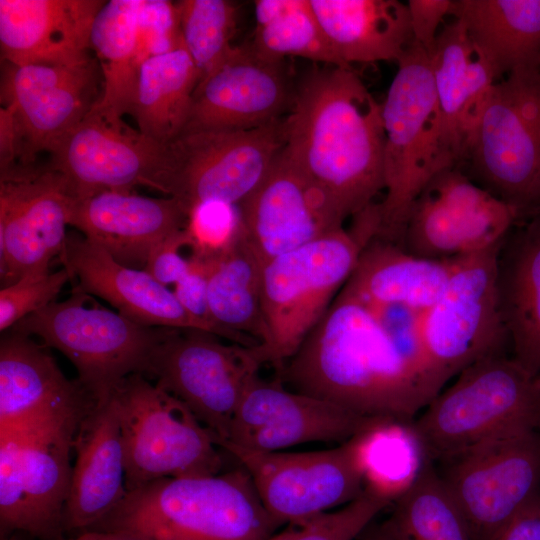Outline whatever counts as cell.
I'll return each instance as SVG.
<instances>
[{
    "label": "cell",
    "instance_id": "24",
    "mask_svg": "<svg viewBox=\"0 0 540 540\" xmlns=\"http://www.w3.org/2000/svg\"><path fill=\"white\" fill-rule=\"evenodd\" d=\"M59 261L80 289L105 300L116 312L136 323L209 332L182 307L173 290L146 270L117 262L80 233H68Z\"/></svg>",
    "mask_w": 540,
    "mask_h": 540
},
{
    "label": "cell",
    "instance_id": "27",
    "mask_svg": "<svg viewBox=\"0 0 540 540\" xmlns=\"http://www.w3.org/2000/svg\"><path fill=\"white\" fill-rule=\"evenodd\" d=\"M496 287L513 358L540 377V214L518 222L501 242Z\"/></svg>",
    "mask_w": 540,
    "mask_h": 540
},
{
    "label": "cell",
    "instance_id": "9",
    "mask_svg": "<svg viewBox=\"0 0 540 540\" xmlns=\"http://www.w3.org/2000/svg\"><path fill=\"white\" fill-rule=\"evenodd\" d=\"M118 410L127 492L152 481L224 471L226 452L179 399L141 373L110 396Z\"/></svg>",
    "mask_w": 540,
    "mask_h": 540
},
{
    "label": "cell",
    "instance_id": "49",
    "mask_svg": "<svg viewBox=\"0 0 540 540\" xmlns=\"http://www.w3.org/2000/svg\"><path fill=\"white\" fill-rule=\"evenodd\" d=\"M357 540H398L387 519L380 524H371Z\"/></svg>",
    "mask_w": 540,
    "mask_h": 540
},
{
    "label": "cell",
    "instance_id": "38",
    "mask_svg": "<svg viewBox=\"0 0 540 540\" xmlns=\"http://www.w3.org/2000/svg\"><path fill=\"white\" fill-rule=\"evenodd\" d=\"M183 46L191 57L198 83L209 76L233 52L237 7L227 0L175 2Z\"/></svg>",
    "mask_w": 540,
    "mask_h": 540
},
{
    "label": "cell",
    "instance_id": "29",
    "mask_svg": "<svg viewBox=\"0 0 540 540\" xmlns=\"http://www.w3.org/2000/svg\"><path fill=\"white\" fill-rule=\"evenodd\" d=\"M81 421L12 433L19 440L20 477L27 510L25 534L36 540L67 538L63 516L72 477L71 451Z\"/></svg>",
    "mask_w": 540,
    "mask_h": 540
},
{
    "label": "cell",
    "instance_id": "32",
    "mask_svg": "<svg viewBox=\"0 0 540 540\" xmlns=\"http://www.w3.org/2000/svg\"><path fill=\"white\" fill-rule=\"evenodd\" d=\"M451 17L498 79L540 67V0H454Z\"/></svg>",
    "mask_w": 540,
    "mask_h": 540
},
{
    "label": "cell",
    "instance_id": "37",
    "mask_svg": "<svg viewBox=\"0 0 540 540\" xmlns=\"http://www.w3.org/2000/svg\"><path fill=\"white\" fill-rule=\"evenodd\" d=\"M252 47L261 55L285 60L295 56L345 67L327 39L310 0L255 1Z\"/></svg>",
    "mask_w": 540,
    "mask_h": 540
},
{
    "label": "cell",
    "instance_id": "11",
    "mask_svg": "<svg viewBox=\"0 0 540 540\" xmlns=\"http://www.w3.org/2000/svg\"><path fill=\"white\" fill-rule=\"evenodd\" d=\"M283 118L249 130L186 131L164 144L157 191L190 210L205 200L239 205L284 146Z\"/></svg>",
    "mask_w": 540,
    "mask_h": 540
},
{
    "label": "cell",
    "instance_id": "34",
    "mask_svg": "<svg viewBox=\"0 0 540 540\" xmlns=\"http://www.w3.org/2000/svg\"><path fill=\"white\" fill-rule=\"evenodd\" d=\"M197 84V69L184 46L146 60L128 113L138 131L160 144L176 138L186 125Z\"/></svg>",
    "mask_w": 540,
    "mask_h": 540
},
{
    "label": "cell",
    "instance_id": "25",
    "mask_svg": "<svg viewBox=\"0 0 540 540\" xmlns=\"http://www.w3.org/2000/svg\"><path fill=\"white\" fill-rule=\"evenodd\" d=\"M106 1L0 0V46L4 62L72 65L90 56V34Z\"/></svg>",
    "mask_w": 540,
    "mask_h": 540
},
{
    "label": "cell",
    "instance_id": "2",
    "mask_svg": "<svg viewBox=\"0 0 540 540\" xmlns=\"http://www.w3.org/2000/svg\"><path fill=\"white\" fill-rule=\"evenodd\" d=\"M277 378L290 390L401 424H410L442 391L344 288Z\"/></svg>",
    "mask_w": 540,
    "mask_h": 540
},
{
    "label": "cell",
    "instance_id": "1",
    "mask_svg": "<svg viewBox=\"0 0 540 540\" xmlns=\"http://www.w3.org/2000/svg\"><path fill=\"white\" fill-rule=\"evenodd\" d=\"M283 126V149L333 229L384 191L381 102L352 68L311 69L296 83Z\"/></svg>",
    "mask_w": 540,
    "mask_h": 540
},
{
    "label": "cell",
    "instance_id": "46",
    "mask_svg": "<svg viewBox=\"0 0 540 540\" xmlns=\"http://www.w3.org/2000/svg\"><path fill=\"white\" fill-rule=\"evenodd\" d=\"M454 0H408L406 2L413 42L430 55Z\"/></svg>",
    "mask_w": 540,
    "mask_h": 540
},
{
    "label": "cell",
    "instance_id": "13",
    "mask_svg": "<svg viewBox=\"0 0 540 540\" xmlns=\"http://www.w3.org/2000/svg\"><path fill=\"white\" fill-rule=\"evenodd\" d=\"M360 435L329 449L283 452L242 447L212 434L249 473L263 505L282 525L339 508L365 492Z\"/></svg>",
    "mask_w": 540,
    "mask_h": 540
},
{
    "label": "cell",
    "instance_id": "33",
    "mask_svg": "<svg viewBox=\"0 0 540 540\" xmlns=\"http://www.w3.org/2000/svg\"><path fill=\"white\" fill-rule=\"evenodd\" d=\"M141 0H110L102 6L90 34V49L99 62L103 91L91 109L115 126L126 125L141 63L137 54Z\"/></svg>",
    "mask_w": 540,
    "mask_h": 540
},
{
    "label": "cell",
    "instance_id": "36",
    "mask_svg": "<svg viewBox=\"0 0 540 540\" xmlns=\"http://www.w3.org/2000/svg\"><path fill=\"white\" fill-rule=\"evenodd\" d=\"M391 506L387 521L398 540H471L459 506L427 457Z\"/></svg>",
    "mask_w": 540,
    "mask_h": 540
},
{
    "label": "cell",
    "instance_id": "40",
    "mask_svg": "<svg viewBox=\"0 0 540 540\" xmlns=\"http://www.w3.org/2000/svg\"><path fill=\"white\" fill-rule=\"evenodd\" d=\"M239 205L222 200H205L188 211L185 227L192 254L216 259L238 240L241 234Z\"/></svg>",
    "mask_w": 540,
    "mask_h": 540
},
{
    "label": "cell",
    "instance_id": "10",
    "mask_svg": "<svg viewBox=\"0 0 540 540\" xmlns=\"http://www.w3.org/2000/svg\"><path fill=\"white\" fill-rule=\"evenodd\" d=\"M500 244L457 258L442 295L415 317L420 355L443 387L472 364L502 354L508 341L496 287Z\"/></svg>",
    "mask_w": 540,
    "mask_h": 540
},
{
    "label": "cell",
    "instance_id": "6",
    "mask_svg": "<svg viewBox=\"0 0 540 540\" xmlns=\"http://www.w3.org/2000/svg\"><path fill=\"white\" fill-rule=\"evenodd\" d=\"M350 230L330 231L263 265L261 303L268 342L253 348L261 363L280 370L325 315L351 276L372 227L354 218Z\"/></svg>",
    "mask_w": 540,
    "mask_h": 540
},
{
    "label": "cell",
    "instance_id": "7",
    "mask_svg": "<svg viewBox=\"0 0 540 540\" xmlns=\"http://www.w3.org/2000/svg\"><path fill=\"white\" fill-rule=\"evenodd\" d=\"M168 327L136 323L98 302L77 285L63 301L19 321L10 330L38 337L73 364L77 382L96 404L106 402L119 383L144 375Z\"/></svg>",
    "mask_w": 540,
    "mask_h": 540
},
{
    "label": "cell",
    "instance_id": "21",
    "mask_svg": "<svg viewBox=\"0 0 540 540\" xmlns=\"http://www.w3.org/2000/svg\"><path fill=\"white\" fill-rule=\"evenodd\" d=\"M43 344L8 330L0 342V434L82 420L96 404Z\"/></svg>",
    "mask_w": 540,
    "mask_h": 540
},
{
    "label": "cell",
    "instance_id": "12",
    "mask_svg": "<svg viewBox=\"0 0 540 540\" xmlns=\"http://www.w3.org/2000/svg\"><path fill=\"white\" fill-rule=\"evenodd\" d=\"M261 363L253 348L199 329L168 328L144 373L179 399L217 437L233 416Z\"/></svg>",
    "mask_w": 540,
    "mask_h": 540
},
{
    "label": "cell",
    "instance_id": "16",
    "mask_svg": "<svg viewBox=\"0 0 540 540\" xmlns=\"http://www.w3.org/2000/svg\"><path fill=\"white\" fill-rule=\"evenodd\" d=\"M1 107L17 136L16 165H33L52 149L96 105L103 91L97 58L72 65H24L4 62Z\"/></svg>",
    "mask_w": 540,
    "mask_h": 540
},
{
    "label": "cell",
    "instance_id": "5",
    "mask_svg": "<svg viewBox=\"0 0 540 540\" xmlns=\"http://www.w3.org/2000/svg\"><path fill=\"white\" fill-rule=\"evenodd\" d=\"M425 457L540 430V377L496 354L457 375L410 423Z\"/></svg>",
    "mask_w": 540,
    "mask_h": 540
},
{
    "label": "cell",
    "instance_id": "30",
    "mask_svg": "<svg viewBox=\"0 0 540 540\" xmlns=\"http://www.w3.org/2000/svg\"><path fill=\"white\" fill-rule=\"evenodd\" d=\"M430 61L443 125L462 163L474 125L499 79L476 53L462 22L454 17L442 26Z\"/></svg>",
    "mask_w": 540,
    "mask_h": 540
},
{
    "label": "cell",
    "instance_id": "39",
    "mask_svg": "<svg viewBox=\"0 0 540 540\" xmlns=\"http://www.w3.org/2000/svg\"><path fill=\"white\" fill-rule=\"evenodd\" d=\"M392 502L370 490L336 509L288 522L266 540H357Z\"/></svg>",
    "mask_w": 540,
    "mask_h": 540
},
{
    "label": "cell",
    "instance_id": "47",
    "mask_svg": "<svg viewBox=\"0 0 540 540\" xmlns=\"http://www.w3.org/2000/svg\"><path fill=\"white\" fill-rule=\"evenodd\" d=\"M492 540H540V494Z\"/></svg>",
    "mask_w": 540,
    "mask_h": 540
},
{
    "label": "cell",
    "instance_id": "4",
    "mask_svg": "<svg viewBox=\"0 0 540 540\" xmlns=\"http://www.w3.org/2000/svg\"><path fill=\"white\" fill-rule=\"evenodd\" d=\"M381 103L385 194L375 238L400 246L411 207L428 183L458 166L433 84L430 54L414 42L397 62Z\"/></svg>",
    "mask_w": 540,
    "mask_h": 540
},
{
    "label": "cell",
    "instance_id": "18",
    "mask_svg": "<svg viewBox=\"0 0 540 540\" xmlns=\"http://www.w3.org/2000/svg\"><path fill=\"white\" fill-rule=\"evenodd\" d=\"M387 423L395 422L361 416L258 374L242 396L226 440L254 450L282 451L307 443L341 444Z\"/></svg>",
    "mask_w": 540,
    "mask_h": 540
},
{
    "label": "cell",
    "instance_id": "26",
    "mask_svg": "<svg viewBox=\"0 0 540 540\" xmlns=\"http://www.w3.org/2000/svg\"><path fill=\"white\" fill-rule=\"evenodd\" d=\"M73 449L76 457L63 516L69 536L90 529L127 493L120 419L111 397L95 404L82 419Z\"/></svg>",
    "mask_w": 540,
    "mask_h": 540
},
{
    "label": "cell",
    "instance_id": "22",
    "mask_svg": "<svg viewBox=\"0 0 540 540\" xmlns=\"http://www.w3.org/2000/svg\"><path fill=\"white\" fill-rule=\"evenodd\" d=\"M188 211L174 197L104 190L74 198L69 225L117 262L144 269L153 250L185 229Z\"/></svg>",
    "mask_w": 540,
    "mask_h": 540
},
{
    "label": "cell",
    "instance_id": "14",
    "mask_svg": "<svg viewBox=\"0 0 540 540\" xmlns=\"http://www.w3.org/2000/svg\"><path fill=\"white\" fill-rule=\"evenodd\" d=\"M438 461L471 540H492L540 494V430L485 441Z\"/></svg>",
    "mask_w": 540,
    "mask_h": 540
},
{
    "label": "cell",
    "instance_id": "48",
    "mask_svg": "<svg viewBox=\"0 0 540 540\" xmlns=\"http://www.w3.org/2000/svg\"><path fill=\"white\" fill-rule=\"evenodd\" d=\"M66 540H143L132 534L124 532L103 531L88 529L76 534L70 535Z\"/></svg>",
    "mask_w": 540,
    "mask_h": 540
},
{
    "label": "cell",
    "instance_id": "44",
    "mask_svg": "<svg viewBox=\"0 0 540 540\" xmlns=\"http://www.w3.org/2000/svg\"><path fill=\"white\" fill-rule=\"evenodd\" d=\"M213 260L193 255L189 271L174 285L173 292L182 307L204 324L210 333L228 342L242 345L236 336L219 327L211 317L208 304V282Z\"/></svg>",
    "mask_w": 540,
    "mask_h": 540
},
{
    "label": "cell",
    "instance_id": "35",
    "mask_svg": "<svg viewBox=\"0 0 540 540\" xmlns=\"http://www.w3.org/2000/svg\"><path fill=\"white\" fill-rule=\"evenodd\" d=\"M262 266L240 237L213 260L208 282V304L213 321L236 336L243 346L268 342L261 303Z\"/></svg>",
    "mask_w": 540,
    "mask_h": 540
},
{
    "label": "cell",
    "instance_id": "41",
    "mask_svg": "<svg viewBox=\"0 0 540 540\" xmlns=\"http://www.w3.org/2000/svg\"><path fill=\"white\" fill-rule=\"evenodd\" d=\"M72 280L68 269L26 275L0 290V330H10L19 321L46 307L67 282Z\"/></svg>",
    "mask_w": 540,
    "mask_h": 540
},
{
    "label": "cell",
    "instance_id": "8",
    "mask_svg": "<svg viewBox=\"0 0 540 540\" xmlns=\"http://www.w3.org/2000/svg\"><path fill=\"white\" fill-rule=\"evenodd\" d=\"M464 162L467 175L515 208L520 221L540 214V67L511 72L494 84Z\"/></svg>",
    "mask_w": 540,
    "mask_h": 540
},
{
    "label": "cell",
    "instance_id": "23",
    "mask_svg": "<svg viewBox=\"0 0 540 540\" xmlns=\"http://www.w3.org/2000/svg\"><path fill=\"white\" fill-rule=\"evenodd\" d=\"M241 237L263 267L333 229L282 148L266 176L239 204Z\"/></svg>",
    "mask_w": 540,
    "mask_h": 540
},
{
    "label": "cell",
    "instance_id": "20",
    "mask_svg": "<svg viewBox=\"0 0 540 540\" xmlns=\"http://www.w3.org/2000/svg\"><path fill=\"white\" fill-rule=\"evenodd\" d=\"M163 149L164 144L91 110L52 149L48 166L63 175L75 198L135 186L157 190Z\"/></svg>",
    "mask_w": 540,
    "mask_h": 540
},
{
    "label": "cell",
    "instance_id": "43",
    "mask_svg": "<svg viewBox=\"0 0 540 540\" xmlns=\"http://www.w3.org/2000/svg\"><path fill=\"white\" fill-rule=\"evenodd\" d=\"M27 510L21 484L19 440L12 433L0 434V536L25 533Z\"/></svg>",
    "mask_w": 540,
    "mask_h": 540
},
{
    "label": "cell",
    "instance_id": "3",
    "mask_svg": "<svg viewBox=\"0 0 540 540\" xmlns=\"http://www.w3.org/2000/svg\"><path fill=\"white\" fill-rule=\"evenodd\" d=\"M282 526L238 464L214 475L161 478L128 491L90 529L143 540H266Z\"/></svg>",
    "mask_w": 540,
    "mask_h": 540
},
{
    "label": "cell",
    "instance_id": "28",
    "mask_svg": "<svg viewBox=\"0 0 540 540\" xmlns=\"http://www.w3.org/2000/svg\"><path fill=\"white\" fill-rule=\"evenodd\" d=\"M457 258L413 255L395 243L374 238L362 250L342 288L370 306L422 313L442 295Z\"/></svg>",
    "mask_w": 540,
    "mask_h": 540
},
{
    "label": "cell",
    "instance_id": "31",
    "mask_svg": "<svg viewBox=\"0 0 540 540\" xmlns=\"http://www.w3.org/2000/svg\"><path fill=\"white\" fill-rule=\"evenodd\" d=\"M345 67L398 62L413 43L406 3L397 0H310Z\"/></svg>",
    "mask_w": 540,
    "mask_h": 540
},
{
    "label": "cell",
    "instance_id": "45",
    "mask_svg": "<svg viewBox=\"0 0 540 540\" xmlns=\"http://www.w3.org/2000/svg\"><path fill=\"white\" fill-rule=\"evenodd\" d=\"M185 248L191 249L185 229L169 237L151 253L144 268L158 282L168 287L176 284L189 271L192 256L182 254Z\"/></svg>",
    "mask_w": 540,
    "mask_h": 540
},
{
    "label": "cell",
    "instance_id": "15",
    "mask_svg": "<svg viewBox=\"0 0 540 540\" xmlns=\"http://www.w3.org/2000/svg\"><path fill=\"white\" fill-rule=\"evenodd\" d=\"M519 221L515 208L455 166L418 195L400 247L424 258H459L499 245Z\"/></svg>",
    "mask_w": 540,
    "mask_h": 540
},
{
    "label": "cell",
    "instance_id": "19",
    "mask_svg": "<svg viewBox=\"0 0 540 540\" xmlns=\"http://www.w3.org/2000/svg\"><path fill=\"white\" fill-rule=\"evenodd\" d=\"M296 84L285 66L251 44L233 52L197 84L186 125L195 130H249L286 116Z\"/></svg>",
    "mask_w": 540,
    "mask_h": 540
},
{
    "label": "cell",
    "instance_id": "42",
    "mask_svg": "<svg viewBox=\"0 0 540 540\" xmlns=\"http://www.w3.org/2000/svg\"><path fill=\"white\" fill-rule=\"evenodd\" d=\"M183 47L175 2L141 0L138 12L137 54L142 64L154 57Z\"/></svg>",
    "mask_w": 540,
    "mask_h": 540
},
{
    "label": "cell",
    "instance_id": "17",
    "mask_svg": "<svg viewBox=\"0 0 540 540\" xmlns=\"http://www.w3.org/2000/svg\"><path fill=\"white\" fill-rule=\"evenodd\" d=\"M74 198L63 175L49 166L15 165L0 172L2 287L51 271L65 248Z\"/></svg>",
    "mask_w": 540,
    "mask_h": 540
},
{
    "label": "cell",
    "instance_id": "50",
    "mask_svg": "<svg viewBox=\"0 0 540 540\" xmlns=\"http://www.w3.org/2000/svg\"><path fill=\"white\" fill-rule=\"evenodd\" d=\"M1 540H36L33 537L29 536L28 534L16 532L13 533L5 538H2Z\"/></svg>",
    "mask_w": 540,
    "mask_h": 540
}]
</instances>
